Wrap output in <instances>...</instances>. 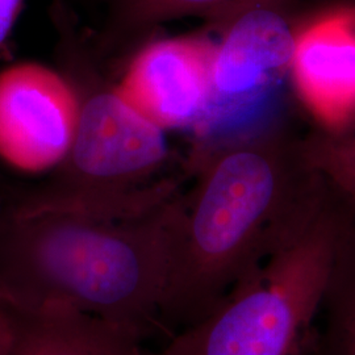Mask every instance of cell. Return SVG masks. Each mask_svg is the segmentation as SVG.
I'll list each match as a JSON object with an SVG mask.
<instances>
[{
	"instance_id": "cell-1",
	"label": "cell",
	"mask_w": 355,
	"mask_h": 355,
	"mask_svg": "<svg viewBox=\"0 0 355 355\" xmlns=\"http://www.w3.org/2000/svg\"><path fill=\"white\" fill-rule=\"evenodd\" d=\"M299 141L270 129L193 155L161 305L167 340L209 313L318 202L325 180Z\"/></svg>"
},
{
	"instance_id": "cell-2",
	"label": "cell",
	"mask_w": 355,
	"mask_h": 355,
	"mask_svg": "<svg viewBox=\"0 0 355 355\" xmlns=\"http://www.w3.org/2000/svg\"><path fill=\"white\" fill-rule=\"evenodd\" d=\"M182 192L146 212L108 216L0 204V297L64 305L137 334L161 327Z\"/></svg>"
},
{
	"instance_id": "cell-3",
	"label": "cell",
	"mask_w": 355,
	"mask_h": 355,
	"mask_svg": "<svg viewBox=\"0 0 355 355\" xmlns=\"http://www.w3.org/2000/svg\"><path fill=\"white\" fill-rule=\"evenodd\" d=\"M60 73L78 102L74 139L64 159L37 187L8 202L37 211L129 216L146 212L179 192L159 178L168 158L165 135L128 104L103 73L102 58L78 26L66 0H53Z\"/></svg>"
},
{
	"instance_id": "cell-4",
	"label": "cell",
	"mask_w": 355,
	"mask_h": 355,
	"mask_svg": "<svg viewBox=\"0 0 355 355\" xmlns=\"http://www.w3.org/2000/svg\"><path fill=\"white\" fill-rule=\"evenodd\" d=\"M354 217V204L325 180L316 204L277 249L155 354L311 355L330 275Z\"/></svg>"
},
{
	"instance_id": "cell-5",
	"label": "cell",
	"mask_w": 355,
	"mask_h": 355,
	"mask_svg": "<svg viewBox=\"0 0 355 355\" xmlns=\"http://www.w3.org/2000/svg\"><path fill=\"white\" fill-rule=\"evenodd\" d=\"M204 19L215 41L211 124L288 74L306 17L296 0H232Z\"/></svg>"
},
{
	"instance_id": "cell-6",
	"label": "cell",
	"mask_w": 355,
	"mask_h": 355,
	"mask_svg": "<svg viewBox=\"0 0 355 355\" xmlns=\"http://www.w3.org/2000/svg\"><path fill=\"white\" fill-rule=\"evenodd\" d=\"M215 41L207 32L150 38L133 51L119 83L124 101L154 125L207 127Z\"/></svg>"
},
{
	"instance_id": "cell-7",
	"label": "cell",
	"mask_w": 355,
	"mask_h": 355,
	"mask_svg": "<svg viewBox=\"0 0 355 355\" xmlns=\"http://www.w3.org/2000/svg\"><path fill=\"white\" fill-rule=\"evenodd\" d=\"M76 92L60 71L21 62L0 71V159L23 173L53 170L74 139Z\"/></svg>"
},
{
	"instance_id": "cell-8",
	"label": "cell",
	"mask_w": 355,
	"mask_h": 355,
	"mask_svg": "<svg viewBox=\"0 0 355 355\" xmlns=\"http://www.w3.org/2000/svg\"><path fill=\"white\" fill-rule=\"evenodd\" d=\"M288 74L316 127L337 130L355 120V7L306 17Z\"/></svg>"
},
{
	"instance_id": "cell-9",
	"label": "cell",
	"mask_w": 355,
	"mask_h": 355,
	"mask_svg": "<svg viewBox=\"0 0 355 355\" xmlns=\"http://www.w3.org/2000/svg\"><path fill=\"white\" fill-rule=\"evenodd\" d=\"M3 355H157L137 334L64 305L23 308L0 297Z\"/></svg>"
},
{
	"instance_id": "cell-10",
	"label": "cell",
	"mask_w": 355,
	"mask_h": 355,
	"mask_svg": "<svg viewBox=\"0 0 355 355\" xmlns=\"http://www.w3.org/2000/svg\"><path fill=\"white\" fill-rule=\"evenodd\" d=\"M232 0H108L102 31L94 48L102 58L132 53L167 21L187 16L205 17Z\"/></svg>"
},
{
	"instance_id": "cell-11",
	"label": "cell",
	"mask_w": 355,
	"mask_h": 355,
	"mask_svg": "<svg viewBox=\"0 0 355 355\" xmlns=\"http://www.w3.org/2000/svg\"><path fill=\"white\" fill-rule=\"evenodd\" d=\"M311 355H355V217L330 275Z\"/></svg>"
},
{
	"instance_id": "cell-12",
	"label": "cell",
	"mask_w": 355,
	"mask_h": 355,
	"mask_svg": "<svg viewBox=\"0 0 355 355\" xmlns=\"http://www.w3.org/2000/svg\"><path fill=\"white\" fill-rule=\"evenodd\" d=\"M299 146L305 165L355 205V125L337 130L316 127Z\"/></svg>"
},
{
	"instance_id": "cell-13",
	"label": "cell",
	"mask_w": 355,
	"mask_h": 355,
	"mask_svg": "<svg viewBox=\"0 0 355 355\" xmlns=\"http://www.w3.org/2000/svg\"><path fill=\"white\" fill-rule=\"evenodd\" d=\"M23 8L24 0H0V57L8 51V41Z\"/></svg>"
},
{
	"instance_id": "cell-14",
	"label": "cell",
	"mask_w": 355,
	"mask_h": 355,
	"mask_svg": "<svg viewBox=\"0 0 355 355\" xmlns=\"http://www.w3.org/2000/svg\"><path fill=\"white\" fill-rule=\"evenodd\" d=\"M4 341H6V318H4L3 306L0 304V355H3L4 352Z\"/></svg>"
},
{
	"instance_id": "cell-15",
	"label": "cell",
	"mask_w": 355,
	"mask_h": 355,
	"mask_svg": "<svg viewBox=\"0 0 355 355\" xmlns=\"http://www.w3.org/2000/svg\"><path fill=\"white\" fill-rule=\"evenodd\" d=\"M350 125H355V120L353 121V123H352V124H350ZM350 125H349V127H350Z\"/></svg>"
},
{
	"instance_id": "cell-16",
	"label": "cell",
	"mask_w": 355,
	"mask_h": 355,
	"mask_svg": "<svg viewBox=\"0 0 355 355\" xmlns=\"http://www.w3.org/2000/svg\"><path fill=\"white\" fill-rule=\"evenodd\" d=\"M66 1H69V0H66Z\"/></svg>"
}]
</instances>
